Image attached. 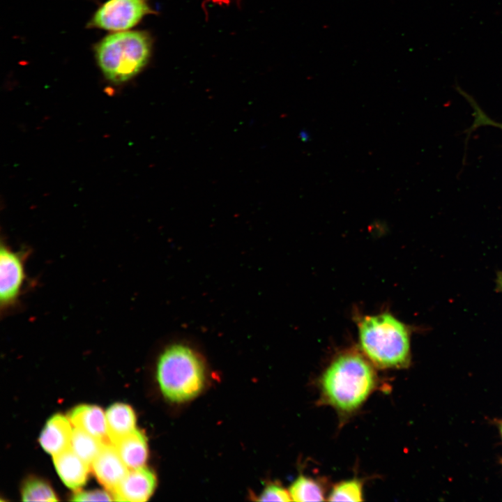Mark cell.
I'll use <instances>...</instances> for the list:
<instances>
[{"instance_id": "cell-20", "label": "cell", "mask_w": 502, "mask_h": 502, "mask_svg": "<svg viewBox=\"0 0 502 502\" xmlns=\"http://www.w3.org/2000/svg\"><path fill=\"white\" fill-rule=\"evenodd\" d=\"M73 501H114L112 494L107 490H92L77 492L73 495Z\"/></svg>"}, {"instance_id": "cell-22", "label": "cell", "mask_w": 502, "mask_h": 502, "mask_svg": "<svg viewBox=\"0 0 502 502\" xmlns=\"http://www.w3.org/2000/svg\"><path fill=\"white\" fill-rule=\"evenodd\" d=\"M499 431H500V434H501V437H502V423L500 424Z\"/></svg>"}, {"instance_id": "cell-19", "label": "cell", "mask_w": 502, "mask_h": 502, "mask_svg": "<svg viewBox=\"0 0 502 502\" xmlns=\"http://www.w3.org/2000/svg\"><path fill=\"white\" fill-rule=\"evenodd\" d=\"M466 97L473 109L474 121L473 126L470 128V130H473L482 126H491L502 129L501 123H499L491 119L485 114V112L479 107L472 98H471L468 95L466 96Z\"/></svg>"}, {"instance_id": "cell-5", "label": "cell", "mask_w": 502, "mask_h": 502, "mask_svg": "<svg viewBox=\"0 0 502 502\" xmlns=\"http://www.w3.org/2000/svg\"><path fill=\"white\" fill-rule=\"evenodd\" d=\"M151 13L146 0H109L96 13L90 26L110 31H123L135 26Z\"/></svg>"}, {"instance_id": "cell-7", "label": "cell", "mask_w": 502, "mask_h": 502, "mask_svg": "<svg viewBox=\"0 0 502 502\" xmlns=\"http://www.w3.org/2000/svg\"><path fill=\"white\" fill-rule=\"evenodd\" d=\"M90 467L98 482L112 495L129 471L112 443L103 446Z\"/></svg>"}, {"instance_id": "cell-15", "label": "cell", "mask_w": 502, "mask_h": 502, "mask_svg": "<svg viewBox=\"0 0 502 502\" xmlns=\"http://www.w3.org/2000/svg\"><path fill=\"white\" fill-rule=\"evenodd\" d=\"M292 501H322L324 494L321 487L314 480L303 475L299 476L289 488Z\"/></svg>"}, {"instance_id": "cell-16", "label": "cell", "mask_w": 502, "mask_h": 502, "mask_svg": "<svg viewBox=\"0 0 502 502\" xmlns=\"http://www.w3.org/2000/svg\"><path fill=\"white\" fill-rule=\"evenodd\" d=\"M23 501H57L52 487L45 481L39 479L27 480L22 492Z\"/></svg>"}, {"instance_id": "cell-10", "label": "cell", "mask_w": 502, "mask_h": 502, "mask_svg": "<svg viewBox=\"0 0 502 502\" xmlns=\"http://www.w3.org/2000/svg\"><path fill=\"white\" fill-rule=\"evenodd\" d=\"M68 417L55 414L46 423L40 433L39 442L49 454L55 455L70 448L73 427Z\"/></svg>"}, {"instance_id": "cell-9", "label": "cell", "mask_w": 502, "mask_h": 502, "mask_svg": "<svg viewBox=\"0 0 502 502\" xmlns=\"http://www.w3.org/2000/svg\"><path fill=\"white\" fill-rule=\"evenodd\" d=\"M52 457L56 472L68 487L77 491L86 484L90 465L71 448Z\"/></svg>"}, {"instance_id": "cell-14", "label": "cell", "mask_w": 502, "mask_h": 502, "mask_svg": "<svg viewBox=\"0 0 502 502\" xmlns=\"http://www.w3.org/2000/svg\"><path fill=\"white\" fill-rule=\"evenodd\" d=\"M105 444L85 431L73 427L70 448L88 464L91 465Z\"/></svg>"}, {"instance_id": "cell-1", "label": "cell", "mask_w": 502, "mask_h": 502, "mask_svg": "<svg viewBox=\"0 0 502 502\" xmlns=\"http://www.w3.org/2000/svg\"><path fill=\"white\" fill-rule=\"evenodd\" d=\"M365 355L355 351L337 356L324 372L321 387L324 400L342 412L358 408L374 390V370Z\"/></svg>"}, {"instance_id": "cell-2", "label": "cell", "mask_w": 502, "mask_h": 502, "mask_svg": "<svg viewBox=\"0 0 502 502\" xmlns=\"http://www.w3.org/2000/svg\"><path fill=\"white\" fill-rule=\"evenodd\" d=\"M358 336L364 355L375 366L402 368L409 364L410 330L391 314L363 317L358 322Z\"/></svg>"}, {"instance_id": "cell-12", "label": "cell", "mask_w": 502, "mask_h": 502, "mask_svg": "<svg viewBox=\"0 0 502 502\" xmlns=\"http://www.w3.org/2000/svg\"><path fill=\"white\" fill-rule=\"evenodd\" d=\"M128 469L144 466L148 457L147 441L136 428L114 445Z\"/></svg>"}, {"instance_id": "cell-11", "label": "cell", "mask_w": 502, "mask_h": 502, "mask_svg": "<svg viewBox=\"0 0 502 502\" xmlns=\"http://www.w3.org/2000/svg\"><path fill=\"white\" fill-rule=\"evenodd\" d=\"M74 427L79 428L105 443H112L107 432L105 414L94 405L81 404L68 415Z\"/></svg>"}, {"instance_id": "cell-6", "label": "cell", "mask_w": 502, "mask_h": 502, "mask_svg": "<svg viewBox=\"0 0 502 502\" xmlns=\"http://www.w3.org/2000/svg\"><path fill=\"white\" fill-rule=\"evenodd\" d=\"M25 255L1 243L0 249V306L7 310L17 303L26 280Z\"/></svg>"}, {"instance_id": "cell-3", "label": "cell", "mask_w": 502, "mask_h": 502, "mask_svg": "<svg viewBox=\"0 0 502 502\" xmlns=\"http://www.w3.org/2000/svg\"><path fill=\"white\" fill-rule=\"evenodd\" d=\"M157 379L163 395L169 400L188 401L197 396L204 386V364L191 347L174 344L159 357Z\"/></svg>"}, {"instance_id": "cell-18", "label": "cell", "mask_w": 502, "mask_h": 502, "mask_svg": "<svg viewBox=\"0 0 502 502\" xmlns=\"http://www.w3.org/2000/svg\"><path fill=\"white\" fill-rule=\"evenodd\" d=\"M260 501H292L289 492L280 485H271L266 487L259 496Z\"/></svg>"}, {"instance_id": "cell-4", "label": "cell", "mask_w": 502, "mask_h": 502, "mask_svg": "<svg viewBox=\"0 0 502 502\" xmlns=\"http://www.w3.org/2000/svg\"><path fill=\"white\" fill-rule=\"evenodd\" d=\"M151 39L142 31H124L109 35L97 45L96 59L105 77L122 83L136 75L146 64Z\"/></svg>"}, {"instance_id": "cell-17", "label": "cell", "mask_w": 502, "mask_h": 502, "mask_svg": "<svg viewBox=\"0 0 502 502\" xmlns=\"http://www.w3.org/2000/svg\"><path fill=\"white\" fill-rule=\"evenodd\" d=\"M330 501H363V484L353 479L336 485L329 494Z\"/></svg>"}, {"instance_id": "cell-13", "label": "cell", "mask_w": 502, "mask_h": 502, "mask_svg": "<svg viewBox=\"0 0 502 502\" xmlns=\"http://www.w3.org/2000/svg\"><path fill=\"white\" fill-rule=\"evenodd\" d=\"M105 418L107 435L113 445L135 429V413L127 404H112L106 411Z\"/></svg>"}, {"instance_id": "cell-8", "label": "cell", "mask_w": 502, "mask_h": 502, "mask_svg": "<svg viewBox=\"0 0 502 502\" xmlns=\"http://www.w3.org/2000/svg\"><path fill=\"white\" fill-rule=\"evenodd\" d=\"M155 486V476L148 468L129 469L112 496L116 501L144 502L149 500Z\"/></svg>"}, {"instance_id": "cell-21", "label": "cell", "mask_w": 502, "mask_h": 502, "mask_svg": "<svg viewBox=\"0 0 502 502\" xmlns=\"http://www.w3.org/2000/svg\"><path fill=\"white\" fill-rule=\"evenodd\" d=\"M496 291L502 293V271H498L496 273Z\"/></svg>"}]
</instances>
